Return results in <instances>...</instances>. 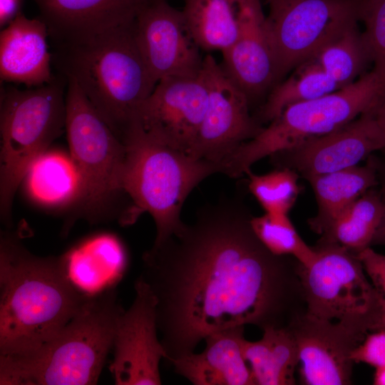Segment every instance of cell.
Returning a JSON list of instances; mask_svg holds the SVG:
<instances>
[{"instance_id": "4", "label": "cell", "mask_w": 385, "mask_h": 385, "mask_svg": "<svg viewBox=\"0 0 385 385\" xmlns=\"http://www.w3.org/2000/svg\"><path fill=\"white\" fill-rule=\"evenodd\" d=\"M124 310L115 285L91 294L59 333L40 348L25 355L0 356V384H96Z\"/></svg>"}, {"instance_id": "35", "label": "cell", "mask_w": 385, "mask_h": 385, "mask_svg": "<svg viewBox=\"0 0 385 385\" xmlns=\"http://www.w3.org/2000/svg\"><path fill=\"white\" fill-rule=\"evenodd\" d=\"M383 173L379 177L381 181V189L379 190L383 206H384V217L382 223L376 233V235L374 238V244L383 245H385V169H384Z\"/></svg>"}, {"instance_id": "5", "label": "cell", "mask_w": 385, "mask_h": 385, "mask_svg": "<svg viewBox=\"0 0 385 385\" xmlns=\"http://www.w3.org/2000/svg\"><path fill=\"white\" fill-rule=\"evenodd\" d=\"M122 142L126 150L123 188L131 205L120 222L128 225L148 212L156 227L153 245H158L184 226L181 210L190 192L220 169L158 142L136 123Z\"/></svg>"}, {"instance_id": "12", "label": "cell", "mask_w": 385, "mask_h": 385, "mask_svg": "<svg viewBox=\"0 0 385 385\" xmlns=\"http://www.w3.org/2000/svg\"><path fill=\"white\" fill-rule=\"evenodd\" d=\"M207 103L202 68L194 76L167 77L144 101L135 123L158 142L190 155Z\"/></svg>"}, {"instance_id": "10", "label": "cell", "mask_w": 385, "mask_h": 385, "mask_svg": "<svg viewBox=\"0 0 385 385\" xmlns=\"http://www.w3.org/2000/svg\"><path fill=\"white\" fill-rule=\"evenodd\" d=\"M265 23L276 80L314 57L359 21V0H266Z\"/></svg>"}, {"instance_id": "20", "label": "cell", "mask_w": 385, "mask_h": 385, "mask_svg": "<svg viewBox=\"0 0 385 385\" xmlns=\"http://www.w3.org/2000/svg\"><path fill=\"white\" fill-rule=\"evenodd\" d=\"M245 326L207 336L205 349L169 363L174 371L194 385H255L242 351Z\"/></svg>"}, {"instance_id": "7", "label": "cell", "mask_w": 385, "mask_h": 385, "mask_svg": "<svg viewBox=\"0 0 385 385\" xmlns=\"http://www.w3.org/2000/svg\"><path fill=\"white\" fill-rule=\"evenodd\" d=\"M385 98V74L372 69L353 83L322 97L292 105L241 145L223 174L237 178L256 162L331 133Z\"/></svg>"}, {"instance_id": "27", "label": "cell", "mask_w": 385, "mask_h": 385, "mask_svg": "<svg viewBox=\"0 0 385 385\" xmlns=\"http://www.w3.org/2000/svg\"><path fill=\"white\" fill-rule=\"evenodd\" d=\"M289 77L272 90L262 109V118L270 122L287 107L331 93L339 86L312 58L297 66Z\"/></svg>"}, {"instance_id": "6", "label": "cell", "mask_w": 385, "mask_h": 385, "mask_svg": "<svg viewBox=\"0 0 385 385\" xmlns=\"http://www.w3.org/2000/svg\"><path fill=\"white\" fill-rule=\"evenodd\" d=\"M67 79L57 73L34 88H1L0 215L11 223L16 192L29 168L66 129Z\"/></svg>"}, {"instance_id": "26", "label": "cell", "mask_w": 385, "mask_h": 385, "mask_svg": "<svg viewBox=\"0 0 385 385\" xmlns=\"http://www.w3.org/2000/svg\"><path fill=\"white\" fill-rule=\"evenodd\" d=\"M383 217L380 192L371 188L335 219L319 242L336 244L357 254L373 245Z\"/></svg>"}, {"instance_id": "14", "label": "cell", "mask_w": 385, "mask_h": 385, "mask_svg": "<svg viewBox=\"0 0 385 385\" xmlns=\"http://www.w3.org/2000/svg\"><path fill=\"white\" fill-rule=\"evenodd\" d=\"M135 38L154 81L199 73L203 58L182 10L167 0H148L134 23Z\"/></svg>"}, {"instance_id": "15", "label": "cell", "mask_w": 385, "mask_h": 385, "mask_svg": "<svg viewBox=\"0 0 385 385\" xmlns=\"http://www.w3.org/2000/svg\"><path fill=\"white\" fill-rule=\"evenodd\" d=\"M379 105L331 133L270 157L279 168L305 178L358 165L371 153L385 151V126Z\"/></svg>"}, {"instance_id": "19", "label": "cell", "mask_w": 385, "mask_h": 385, "mask_svg": "<svg viewBox=\"0 0 385 385\" xmlns=\"http://www.w3.org/2000/svg\"><path fill=\"white\" fill-rule=\"evenodd\" d=\"M46 24L38 17L17 16L0 34L1 81L29 87L50 82L52 53L49 51Z\"/></svg>"}, {"instance_id": "1", "label": "cell", "mask_w": 385, "mask_h": 385, "mask_svg": "<svg viewBox=\"0 0 385 385\" xmlns=\"http://www.w3.org/2000/svg\"><path fill=\"white\" fill-rule=\"evenodd\" d=\"M251 217L225 198L143 253L139 277L155 297L168 362L194 353L212 333L249 324L287 327L307 312L299 263L270 252Z\"/></svg>"}, {"instance_id": "29", "label": "cell", "mask_w": 385, "mask_h": 385, "mask_svg": "<svg viewBox=\"0 0 385 385\" xmlns=\"http://www.w3.org/2000/svg\"><path fill=\"white\" fill-rule=\"evenodd\" d=\"M251 227L263 245L272 254L291 256L301 265H309L316 255L296 230L288 215L265 213L252 217Z\"/></svg>"}, {"instance_id": "30", "label": "cell", "mask_w": 385, "mask_h": 385, "mask_svg": "<svg viewBox=\"0 0 385 385\" xmlns=\"http://www.w3.org/2000/svg\"><path fill=\"white\" fill-rule=\"evenodd\" d=\"M248 187L266 213L288 215L299 192L298 174L287 168H279L264 175H257L251 170Z\"/></svg>"}, {"instance_id": "36", "label": "cell", "mask_w": 385, "mask_h": 385, "mask_svg": "<svg viewBox=\"0 0 385 385\" xmlns=\"http://www.w3.org/2000/svg\"><path fill=\"white\" fill-rule=\"evenodd\" d=\"M374 384L385 385V366L376 369L374 376Z\"/></svg>"}, {"instance_id": "34", "label": "cell", "mask_w": 385, "mask_h": 385, "mask_svg": "<svg viewBox=\"0 0 385 385\" xmlns=\"http://www.w3.org/2000/svg\"><path fill=\"white\" fill-rule=\"evenodd\" d=\"M21 0H0V25L9 24L20 11Z\"/></svg>"}, {"instance_id": "37", "label": "cell", "mask_w": 385, "mask_h": 385, "mask_svg": "<svg viewBox=\"0 0 385 385\" xmlns=\"http://www.w3.org/2000/svg\"><path fill=\"white\" fill-rule=\"evenodd\" d=\"M378 111L385 126V98L379 105Z\"/></svg>"}, {"instance_id": "33", "label": "cell", "mask_w": 385, "mask_h": 385, "mask_svg": "<svg viewBox=\"0 0 385 385\" xmlns=\"http://www.w3.org/2000/svg\"><path fill=\"white\" fill-rule=\"evenodd\" d=\"M354 363H364L375 369L385 366V329L369 332L354 350Z\"/></svg>"}, {"instance_id": "24", "label": "cell", "mask_w": 385, "mask_h": 385, "mask_svg": "<svg viewBox=\"0 0 385 385\" xmlns=\"http://www.w3.org/2000/svg\"><path fill=\"white\" fill-rule=\"evenodd\" d=\"M246 0H185L182 11L198 47L222 53L238 39Z\"/></svg>"}, {"instance_id": "2", "label": "cell", "mask_w": 385, "mask_h": 385, "mask_svg": "<svg viewBox=\"0 0 385 385\" xmlns=\"http://www.w3.org/2000/svg\"><path fill=\"white\" fill-rule=\"evenodd\" d=\"M91 294L79 289L63 256L31 253L19 236L0 239V356L31 353L52 339Z\"/></svg>"}, {"instance_id": "17", "label": "cell", "mask_w": 385, "mask_h": 385, "mask_svg": "<svg viewBox=\"0 0 385 385\" xmlns=\"http://www.w3.org/2000/svg\"><path fill=\"white\" fill-rule=\"evenodd\" d=\"M52 44L81 41L132 23L148 0H33Z\"/></svg>"}, {"instance_id": "9", "label": "cell", "mask_w": 385, "mask_h": 385, "mask_svg": "<svg viewBox=\"0 0 385 385\" xmlns=\"http://www.w3.org/2000/svg\"><path fill=\"white\" fill-rule=\"evenodd\" d=\"M66 133L85 192L79 215L96 222L113 215L121 195L126 150L76 83L67 79Z\"/></svg>"}, {"instance_id": "23", "label": "cell", "mask_w": 385, "mask_h": 385, "mask_svg": "<svg viewBox=\"0 0 385 385\" xmlns=\"http://www.w3.org/2000/svg\"><path fill=\"white\" fill-rule=\"evenodd\" d=\"M62 256L72 282L88 294L115 285L127 263L123 246L109 234L91 237Z\"/></svg>"}, {"instance_id": "31", "label": "cell", "mask_w": 385, "mask_h": 385, "mask_svg": "<svg viewBox=\"0 0 385 385\" xmlns=\"http://www.w3.org/2000/svg\"><path fill=\"white\" fill-rule=\"evenodd\" d=\"M359 20L373 69L385 74V0H359Z\"/></svg>"}, {"instance_id": "21", "label": "cell", "mask_w": 385, "mask_h": 385, "mask_svg": "<svg viewBox=\"0 0 385 385\" xmlns=\"http://www.w3.org/2000/svg\"><path fill=\"white\" fill-rule=\"evenodd\" d=\"M22 183L29 197L48 208L79 207L85 192L79 168L63 150L48 149L29 168Z\"/></svg>"}, {"instance_id": "3", "label": "cell", "mask_w": 385, "mask_h": 385, "mask_svg": "<svg viewBox=\"0 0 385 385\" xmlns=\"http://www.w3.org/2000/svg\"><path fill=\"white\" fill-rule=\"evenodd\" d=\"M133 23L84 41L52 44V65L76 83L121 141L157 84L137 45Z\"/></svg>"}, {"instance_id": "22", "label": "cell", "mask_w": 385, "mask_h": 385, "mask_svg": "<svg viewBox=\"0 0 385 385\" xmlns=\"http://www.w3.org/2000/svg\"><path fill=\"white\" fill-rule=\"evenodd\" d=\"M314 191L317 212L310 228L322 235L335 219L366 192L379 184V168L369 161L351 168L306 178Z\"/></svg>"}, {"instance_id": "28", "label": "cell", "mask_w": 385, "mask_h": 385, "mask_svg": "<svg viewBox=\"0 0 385 385\" xmlns=\"http://www.w3.org/2000/svg\"><path fill=\"white\" fill-rule=\"evenodd\" d=\"M339 88L358 79L371 62L358 22L344 29L313 57Z\"/></svg>"}, {"instance_id": "8", "label": "cell", "mask_w": 385, "mask_h": 385, "mask_svg": "<svg viewBox=\"0 0 385 385\" xmlns=\"http://www.w3.org/2000/svg\"><path fill=\"white\" fill-rule=\"evenodd\" d=\"M314 248L312 262L299 267L307 314L363 336L379 329V295L357 255L332 243Z\"/></svg>"}, {"instance_id": "16", "label": "cell", "mask_w": 385, "mask_h": 385, "mask_svg": "<svg viewBox=\"0 0 385 385\" xmlns=\"http://www.w3.org/2000/svg\"><path fill=\"white\" fill-rule=\"evenodd\" d=\"M288 328L297 345L301 382L306 385L351 384L355 348L365 336L304 313Z\"/></svg>"}, {"instance_id": "25", "label": "cell", "mask_w": 385, "mask_h": 385, "mask_svg": "<svg viewBox=\"0 0 385 385\" xmlns=\"http://www.w3.org/2000/svg\"><path fill=\"white\" fill-rule=\"evenodd\" d=\"M242 351L250 365L255 385H293L299 357L297 343L287 327H270L255 342L244 339Z\"/></svg>"}, {"instance_id": "32", "label": "cell", "mask_w": 385, "mask_h": 385, "mask_svg": "<svg viewBox=\"0 0 385 385\" xmlns=\"http://www.w3.org/2000/svg\"><path fill=\"white\" fill-rule=\"evenodd\" d=\"M356 255L379 295L381 310L379 329H385V255L376 252L371 247Z\"/></svg>"}, {"instance_id": "11", "label": "cell", "mask_w": 385, "mask_h": 385, "mask_svg": "<svg viewBox=\"0 0 385 385\" xmlns=\"http://www.w3.org/2000/svg\"><path fill=\"white\" fill-rule=\"evenodd\" d=\"M202 71L207 88L205 114L190 155L219 166L220 173L233 154L260 130L249 112L250 101L210 54Z\"/></svg>"}, {"instance_id": "13", "label": "cell", "mask_w": 385, "mask_h": 385, "mask_svg": "<svg viewBox=\"0 0 385 385\" xmlns=\"http://www.w3.org/2000/svg\"><path fill=\"white\" fill-rule=\"evenodd\" d=\"M134 288V300L118 322L109 369L117 385H160V362L167 353L158 338L155 297L140 277Z\"/></svg>"}, {"instance_id": "18", "label": "cell", "mask_w": 385, "mask_h": 385, "mask_svg": "<svg viewBox=\"0 0 385 385\" xmlns=\"http://www.w3.org/2000/svg\"><path fill=\"white\" fill-rule=\"evenodd\" d=\"M265 19L260 0H246L240 36L222 53L221 66L249 101L262 93L276 81Z\"/></svg>"}]
</instances>
